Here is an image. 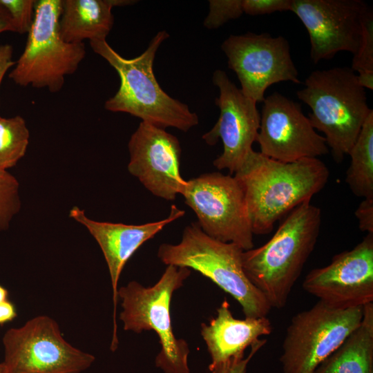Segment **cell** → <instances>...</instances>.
I'll return each instance as SVG.
<instances>
[{"label": "cell", "mask_w": 373, "mask_h": 373, "mask_svg": "<svg viewBox=\"0 0 373 373\" xmlns=\"http://www.w3.org/2000/svg\"><path fill=\"white\" fill-rule=\"evenodd\" d=\"M351 68L357 73L373 71V11L370 7L363 18L361 40L353 55Z\"/></svg>", "instance_id": "obj_24"}, {"label": "cell", "mask_w": 373, "mask_h": 373, "mask_svg": "<svg viewBox=\"0 0 373 373\" xmlns=\"http://www.w3.org/2000/svg\"><path fill=\"white\" fill-rule=\"evenodd\" d=\"M233 175L243 189L254 235H264L283 216L310 202L325 186L329 172L317 157L284 162L252 149Z\"/></svg>", "instance_id": "obj_1"}, {"label": "cell", "mask_w": 373, "mask_h": 373, "mask_svg": "<svg viewBox=\"0 0 373 373\" xmlns=\"http://www.w3.org/2000/svg\"><path fill=\"white\" fill-rule=\"evenodd\" d=\"M30 132L25 119L20 115L0 116V170L15 166L25 155Z\"/></svg>", "instance_id": "obj_22"}, {"label": "cell", "mask_w": 373, "mask_h": 373, "mask_svg": "<svg viewBox=\"0 0 373 373\" xmlns=\"http://www.w3.org/2000/svg\"><path fill=\"white\" fill-rule=\"evenodd\" d=\"M256 142L262 154L284 162L318 158L329 152L325 137L312 126L301 105L278 92L263 101Z\"/></svg>", "instance_id": "obj_13"}, {"label": "cell", "mask_w": 373, "mask_h": 373, "mask_svg": "<svg viewBox=\"0 0 373 373\" xmlns=\"http://www.w3.org/2000/svg\"><path fill=\"white\" fill-rule=\"evenodd\" d=\"M314 373H373V303L363 306L359 325Z\"/></svg>", "instance_id": "obj_20"}, {"label": "cell", "mask_w": 373, "mask_h": 373, "mask_svg": "<svg viewBox=\"0 0 373 373\" xmlns=\"http://www.w3.org/2000/svg\"><path fill=\"white\" fill-rule=\"evenodd\" d=\"M131 3L125 0H62L60 36L72 44L106 39L113 26L112 8Z\"/></svg>", "instance_id": "obj_19"}, {"label": "cell", "mask_w": 373, "mask_h": 373, "mask_svg": "<svg viewBox=\"0 0 373 373\" xmlns=\"http://www.w3.org/2000/svg\"><path fill=\"white\" fill-rule=\"evenodd\" d=\"M197 216L201 230L209 237L254 248V233L243 189L232 175L202 174L187 180L182 194Z\"/></svg>", "instance_id": "obj_10"}, {"label": "cell", "mask_w": 373, "mask_h": 373, "mask_svg": "<svg viewBox=\"0 0 373 373\" xmlns=\"http://www.w3.org/2000/svg\"><path fill=\"white\" fill-rule=\"evenodd\" d=\"M321 226V210L310 202L287 215L265 245L243 251V270L272 308L282 309L314 251Z\"/></svg>", "instance_id": "obj_2"}, {"label": "cell", "mask_w": 373, "mask_h": 373, "mask_svg": "<svg viewBox=\"0 0 373 373\" xmlns=\"http://www.w3.org/2000/svg\"><path fill=\"white\" fill-rule=\"evenodd\" d=\"M213 83L219 89L215 103L220 109V116L202 139L209 145L221 140L223 151L213 164L218 169H227L233 175L253 149L260 128V114L256 102L245 96L224 71L216 70Z\"/></svg>", "instance_id": "obj_14"}, {"label": "cell", "mask_w": 373, "mask_h": 373, "mask_svg": "<svg viewBox=\"0 0 373 373\" xmlns=\"http://www.w3.org/2000/svg\"><path fill=\"white\" fill-rule=\"evenodd\" d=\"M169 37L165 30L153 38L140 55L126 59L117 52L106 39L90 41L93 50L117 71L120 85L104 104L112 112L126 113L157 127L176 128L186 132L199 123L188 106L167 95L153 73L155 56L160 44Z\"/></svg>", "instance_id": "obj_3"}, {"label": "cell", "mask_w": 373, "mask_h": 373, "mask_svg": "<svg viewBox=\"0 0 373 373\" xmlns=\"http://www.w3.org/2000/svg\"><path fill=\"white\" fill-rule=\"evenodd\" d=\"M35 0H0L8 12L15 32L28 33L35 15Z\"/></svg>", "instance_id": "obj_25"}, {"label": "cell", "mask_w": 373, "mask_h": 373, "mask_svg": "<svg viewBox=\"0 0 373 373\" xmlns=\"http://www.w3.org/2000/svg\"><path fill=\"white\" fill-rule=\"evenodd\" d=\"M357 80L363 88L373 90V71H363L356 73Z\"/></svg>", "instance_id": "obj_32"}, {"label": "cell", "mask_w": 373, "mask_h": 373, "mask_svg": "<svg viewBox=\"0 0 373 373\" xmlns=\"http://www.w3.org/2000/svg\"><path fill=\"white\" fill-rule=\"evenodd\" d=\"M296 95L311 108L308 118L312 126L324 134L334 160L341 162L372 111L356 73L349 67L314 70Z\"/></svg>", "instance_id": "obj_4"}, {"label": "cell", "mask_w": 373, "mask_h": 373, "mask_svg": "<svg viewBox=\"0 0 373 373\" xmlns=\"http://www.w3.org/2000/svg\"><path fill=\"white\" fill-rule=\"evenodd\" d=\"M354 215L360 230L373 234V198H364L356 209Z\"/></svg>", "instance_id": "obj_28"}, {"label": "cell", "mask_w": 373, "mask_h": 373, "mask_svg": "<svg viewBox=\"0 0 373 373\" xmlns=\"http://www.w3.org/2000/svg\"><path fill=\"white\" fill-rule=\"evenodd\" d=\"M363 306L337 307L318 300L294 316L280 357L283 373H314L359 325Z\"/></svg>", "instance_id": "obj_8"}, {"label": "cell", "mask_w": 373, "mask_h": 373, "mask_svg": "<svg viewBox=\"0 0 373 373\" xmlns=\"http://www.w3.org/2000/svg\"><path fill=\"white\" fill-rule=\"evenodd\" d=\"M370 6L361 0H291L293 12L305 27L314 64L341 51L355 55L363 18Z\"/></svg>", "instance_id": "obj_12"}, {"label": "cell", "mask_w": 373, "mask_h": 373, "mask_svg": "<svg viewBox=\"0 0 373 373\" xmlns=\"http://www.w3.org/2000/svg\"><path fill=\"white\" fill-rule=\"evenodd\" d=\"M201 328L211 358V373H236L262 347L260 343L255 344L260 337L272 332L267 316L234 318L227 300L217 309L216 317Z\"/></svg>", "instance_id": "obj_18"}, {"label": "cell", "mask_w": 373, "mask_h": 373, "mask_svg": "<svg viewBox=\"0 0 373 373\" xmlns=\"http://www.w3.org/2000/svg\"><path fill=\"white\" fill-rule=\"evenodd\" d=\"M345 182L357 197L373 198V110L366 118L349 154Z\"/></svg>", "instance_id": "obj_21"}, {"label": "cell", "mask_w": 373, "mask_h": 373, "mask_svg": "<svg viewBox=\"0 0 373 373\" xmlns=\"http://www.w3.org/2000/svg\"><path fill=\"white\" fill-rule=\"evenodd\" d=\"M4 32H14V29L8 12L0 3V34Z\"/></svg>", "instance_id": "obj_31"}, {"label": "cell", "mask_w": 373, "mask_h": 373, "mask_svg": "<svg viewBox=\"0 0 373 373\" xmlns=\"http://www.w3.org/2000/svg\"><path fill=\"white\" fill-rule=\"evenodd\" d=\"M61 7L62 0L36 1L24 50L9 73L17 85L59 92L84 59V43H68L60 36Z\"/></svg>", "instance_id": "obj_7"}, {"label": "cell", "mask_w": 373, "mask_h": 373, "mask_svg": "<svg viewBox=\"0 0 373 373\" xmlns=\"http://www.w3.org/2000/svg\"><path fill=\"white\" fill-rule=\"evenodd\" d=\"M243 251L234 243L209 237L192 222L184 228L179 243L160 245L157 256L165 265L193 269L209 278L238 302L246 318L267 316L271 307L247 277Z\"/></svg>", "instance_id": "obj_5"}, {"label": "cell", "mask_w": 373, "mask_h": 373, "mask_svg": "<svg viewBox=\"0 0 373 373\" xmlns=\"http://www.w3.org/2000/svg\"><path fill=\"white\" fill-rule=\"evenodd\" d=\"M128 171L153 195L173 200L187 183L180 172L181 146L164 128L141 122L128 144Z\"/></svg>", "instance_id": "obj_16"}, {"label": "cell", "mask_w": 373, "mask_h": 373, "mask_svg": "<svg viewBox=\"0 0 373 373\" xmlns=\"http://www.w3.org/2000/svg\"><path fill=\"white\" fill-rule=\"evenodd\" d=\"M221 48L228 66L236 74L242 93L254 102H263L266 90L280 82L300 83L288 41L268 33L227 37Z\"/></svg>", "instance_id": "obj_11"}, {"label": "cell", "mask_w": 373, "mask_h": 373, "mask_svg": "<svg viewBox=\"0 0 373 373\" xmlns=\"http://www.w3.org/2000/svg\"><path fill=\"white\" fill-rule=\"evenodd\" d=\"M9 292L6 288L0 285V303L8 300Z\"/></svg>", "instance_id": "obj_33"}, {"label": "cell", "mask_w": 373, "mask_h": 373, "mask_svg": "<svg viewBox=\"0 0 373 373\" xmlns=\"http://www.w3.org/2000/svg\"><path fill=\"white\" fill-rule=\"evenodd\" d=\"M291 0H242L243 12L251 15H263L290 10Z\"/></svg>", "instance_id": "obj_27"}, {"label": "cell", "mask_w": 373, "mask_h": 373, "mask_svg": "<svg viewBox=\"0 0 373 373\" xmlns=\"http://www.w3.org/2000/svg\"><path fill=\"white\" fill-rule=\"evenodd\" d=\"M21 206L18 180L8 171L0 170V231L8 229Z\"/></svg>", "instance_id": "obj_23"}, {"label": "cell", "mask_w": 373, "mask_h": 373, "mask_svg": "<svg viewBox=\"0 0 373 373\" xmlns=\"http://www.w3.org/2000/svg\"><path fill=\"white\" fill-rule=\"evenodd\" d=\"M190 274L189 268L169 265L151 287L133 280L117 290L122 308L119 319L124 329L135 333L153 330L157 334L161 350L155 358V365L164 373H190L189 345L184 340L175 338L170 313L173 294Z\"/></svg>", "instance_id": "obj_6"}, {"label": "cell", "mask_w": 373, "mask_h": 373, "mask_svg": "<svg viewBox=\"0 0 373 373\" xmlns=\"http://www.w3.org/2000/svg\"><path fill=\"white\" fill-rule=\"evenodd\" d=\"M0 373H6L5 367L3 363H0Z\"/></svg>", "instance_id": "obj_34"}, {"label": "cell", "mask_w": 373, "mask_h": 373, "mask_svg": "<svg viewBox=\"0 0 373 373\" xmlns=\"http://www.w3.org/2000/svg\"><path fill=\"white\" fill-rule=\"evenodd\" d=\"M17 316L15 305L9 300L0 303V326L12 321Z\"/></svg>", "instance_id": "obj_30"}, {"label": "cell", "mask_w": 373, "mask_h": 373, "mask_svg": "<svg viewBox=\"0 0 373 373\" xmlns=\"http://www.w3.org/2000/svg\"><path fill=\"white\" fill-rule=\"evenodd\" d=\"M2 343L6 373H82L95 361L69 343L56 321L46 315L8 329Z\"/></svg>", "instance_id": "obj_9"}, {"label": "cell", "mask_w": 373, "mask_h": 373, "mask_svg": "<svg viewBox=\"0 0 373 373\" xmlns=\"http://www.w3.org/2000/svg\"><path fill=\"white\" fill-rule=\"evenodd\" d=\"M242 0H211L209 12L204 25L209 29L217 28L231 19L240 17L244 12Z\"/></svg>", "instance_id": "obj_26"}, {"label": "cell", "mask_w": 373, "mask_h": 373, "mask_svg": "<svg viewBox=\"0 0 373 373\" xmlns=\"http://www.w3.org/2000/svg\"><path fill=\"white\" fill-rule=\"evenodd\" d=\"M302 286L337 307L373 303V234L367 233L353 249L334 256L327 265L310 271Z\"/></svg>", "instance_id": "obj_15"}, {"label": "cell", "mask_w": 373, "mask_h": 373, "mask_svg": "<svg viewBox=\"0 0 373 373\" xmlns=\"http://www.w3.org/2000/svg\"><path fill=\"white\" fill-rule=\"evenodd\" d=\"M185 213L176 205L172 204L167 218L155 222L142 224H126L111 222L96 221L88 218L84 210L73 207L69 211L70 218L84 226L98 243L106 260L113 289V332L110 349L117 350L116 309L118 301V282L122 269L145 242L153 238L164 227L182 218Z\"/></svg>", "instance_id": "obj_17"}, {"label": "cell", "mask_w": 373, "mask_h": 373, "mask_svg": "<svg viewBox=\"0 0 373 373\" xmlns=\"http://www.w3.org/2000/svg\"><path fill=\"white\" fill-rule=\"evenodd\" d=\"M12 54L13 48L11 45H0V87L6 74L15 64L12 60Z\"/></svg>", "instance_id": "obj_29"}]
</instances>
